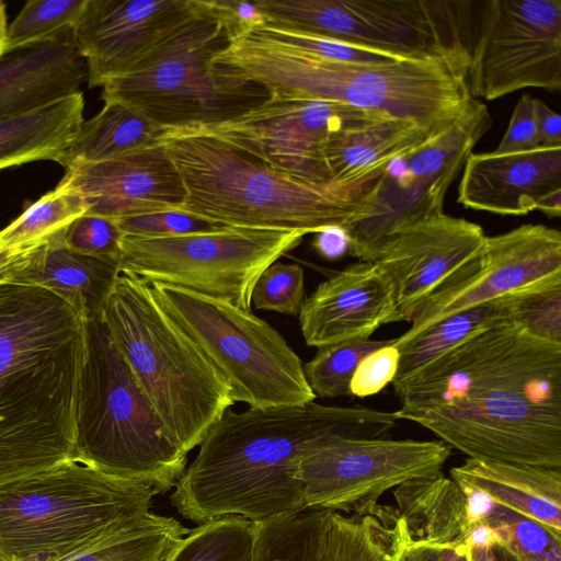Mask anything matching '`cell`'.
<instances>
[{
    "instance_id": "obj_40",
    "label": "cell",
    "mask_w": 561,
    "mask_h": 561,
    "mask_svg": "<svg viewBox=\"0 0 561 561\" xmlns=\"http://www.w3.org/2000/svg\"><path fill=\"white\" fill-rule=\"evenodd\" d=\"M252 32L279 45L337 61L387 64L398 59L408 58L270 25H264Z\"/></svg>"
},
{
    "instance_id": "obj_16",
    "label": "cell",
    "mask_w": 561,
    "mask_h": 561,
    "mask_svg": "<svg viewBox=\"0 0 561 561\" xmlns=\"http://www.w3.org/2000/svg\"><path fill=\"white\" fill-rule=\"evenodd\" d=\"M561 275V233L526 224L485 238L481 254L432 293L414 310L410 329L392 344L399 347L437 321Z\"/></svg>"
},
{
    "instance_id": "obj_5",
    "label": "cell",
    "mask_w": 561,
    "mask_h": 561,
    "mask_svg": "<svg viewBox=\"0 0 561 561\" xmlns=\"http://www.w3.org/2000/svg\"><path fill=\"white\" fill-rule=\"evenodd\" d=\"M186 190L180 210L229 227L316 233L366 217L385 173L358 182L313 183L287 174L221 139H162Z\"/></svg>"
},
{
    "instance_id": "obj_2",
    "label": "cell",
    "mask_w": 561,
    "mask_h": 561,
    "mask_svg": "<svg viewBox=\"0 0 561 561\" xmlns=\"http://www.w3.org/2000/svg\"><path fill=\"white\" fill-rule=\"evenodd\" d=\"M393 413L365 407L297 405L227 409L209 427L170 495L196 524L238 515L255 524L306 510L300 458L341 439L381 438Z\"/></svg>"
},
{
    "instance_id": "obj_37",
    "label": "cell",
    "mask_w": 561,
    "mask_h": 561,
    "mask_svg": "<svg viewBox=\"0 0 561 561\" xmlns=\"http://www.w3.org/2000/svg\"><path fill=\"white\" fill-rule=\"evenodd\" d=\"M513 321L529 334L561 344V275L511 294Z\"/></svg>"
},
{
    "instance_id": "obj_7",
    "label": "cell",
    "mask_w": 561,
    "mask_h": 561,
    "mask_svg": "<svg viewBox=\"0 0 561 561\" xmlns=\"http://www.w3.org/2000/svg\"><path fill=\"white\" fill-rule=\"evenodd\" d=\"M148 483L68 459L0 488V561H64L144 518Z\"/></svg>"
},
{
    "instance_id": "obj_39",
    "label": "cell",
    "mask_w": 561,
    "mask_h": 561,
    "mask_svg": "<svg viewBox=\"0 0 561 561\" xmlns=\"http://www.w3.org/2000/svg\"><path fill=\"white\" fill-rule=\"evenodd\" d=\"M305 300V274L295 263L276 261L257 278L251 302L259 310L298 316Z\"/></svg>"
},
{
    "instance_id": "obj_31",
    "label": "cell",
    "mask_w": 561,
    "mask_h": 561,
    "mask_svg": "<svg viewBox=\"0 0 561 561\" xmlns=\"http://www.w3.org/2000/svg\"><path fill=\"white\" fill-rule=\"evenodd\" d=\"M188 530L173 517L149 512L136 524L64 561H172Z\"/></svg>"
},
{
    "instance_id": "obj_33",
    "label": "cell",
    "mask_w": 561,
    "mask_h": 561,
    "mask_svg": "<svg viewBox=\"0 0 561 561\" xmlns=\"http://www.w3.org/2000/svg\"><path fill=\"white\" fill-rule=\"evenodd\" d=\"M328 512L306 508L256 524L253 561H318Z\"/></svg>"
},
{
    "instance_id": "obj_9",
    "label": "cell",
    "mask_w": 561,
    "mask_h": 561,
    "mask_svg": "<svg viewBox=\"0 0 561 561\" xmlns=\"http://www.w3.org/2000/svg\"><path fill=\"white\" fill-rule=\"evenodd\" d=\"M72 460L140 481L159 494L174 488L187 455L167 435L101 316L87 324Z\"/></svg>"
},
{
    "instance_id": "obj_21",
    "label": "cell",
    "mask_w": 561,
    "mask_h": 561,
    "mask_svg": "<svg viewBox=\"0 0 561 561\" xmlns=\"http://www.w3.org/2000/svg\"><path fill=\"white\" fill-rule=\"evenodd\" d=\"M457 202L497 215H526L561 193V146L499 154L470 153L463 165Z\"/></svg>"
},
{
    "instance_id": "obj_45",
    "label": "cell",
    "mask_w": 561,
    "mask_h": 561,
    "mask_svg": "<svg viewBox=\"0 0 561 561\" xmlns=\"http://www.w3.org/2000/svg\"><path fill=\"white\" fill-rule=\"evenodd\" d=\"M382 522L387 528L385 561H440L438 547L410 540L393 517L391 525Z\"/></svg>"
},
{
    "instance_id": "obj_48",
    "label": "cell",
    "mask_w": 561,
    "mask_h": 561,
    "mask_svg": "<svg viewBox=\"0 0 561 561\" xmlns=\"http://www.w3.org/2000/svg\"><path fill=\"white\" fill-rule=\"evenodd\" d=\"M534 112L540 145L561 146L560 114L539 99H534Z\"/></svg>"
},
{
    "instance_id": "obj_13",
    "label": "cell",
    "mask_w": 561,
    "mask_h": 561,
    "mask_svg": "<svg viewBox=\"0 0 561 561\" xmlns=\"http://www.w3.org/2000/svg\"><path fill=\"white\" fill-rule=\"evenodd\" d=\"M451 447L442 440L341 439L305 454L297 467L307 508L375 516L386 492L442 473Z\"/></svg>"
},
{
    "instance_id": "obj_49",
    "label": "cell",
    "mask_w": 561,
    "mask_h": 561,
    "mask_svg": "<svg viewBox=\"0 0 561 561\" xmlns=\"http://www.w3.org/2000/svg\"><path fill=\"white\" fill-rule=\"evenodd\" d=\"M466 500V513L469 525L485 522L495 507V503L484 493L461 489Z\"/></svg>"
},
{
    "instance_id": "obj_35",
    "label": "cell",
    "mask_w": 561,
    "mask_h": 561,
    "mask_svg": "<svg viewBox=\"0 0 561 561\" xmlns=\"http://www.w3.org/2000/svg\"><path fill=\"white\" fill-rule=\"evenodd\" d=\"M391 340H351L318 348L313 358L302 365L308 386L316 397L352 396L351 379L359 362Z\"/></svg>"
},
{
    "instance_id": "obj_24",
    "label": "cell",
    "mask_w": 561,
    "mask_h": 561,
    "mask_svg": "<svg viewBox=\"0 0 561 561\" xmlns=\"http://www.w3.org/2000/svg\"><path fill=\"white\" fill-rule=\"evenodd\" d=\"M460 488L530 518L561 539V469L467 458L450 469Z\"/></svg>"
},
{
    "instance_id": "obj_38",
    "label": "cell",
    "mask_w": 561,
    "mask_h": 561,
    "mask_svg": "<svg viewBox=\"0 0 561 561\" xmlns=\"http://www.w3.org/2000/svg\"><path fill=\"white\" fill-rule=\"evenodd\" d=\"M486 522L522 561H561V539L537 522L495 504Z\"/></svg>"
},
{
    "instance_id": "obj_11",
    "label": "cell",
    "mask_w": 561,
    "mask_h": 561,
    "mask_svg": "<svg viewBox=\"0 0 561 561\" xmlns=\"http://www.w3.org/2000/svg\"><path fill=\"white\" fill-rule=\"evenodd\" d=\"M265 25L408 58L467 56L473 1L255 0Z\"/></svg>"
},
{
    "instance_id": "obj_32",
    "label": "cell",
    "mask_w": 561,
    "mask_h": 561,
    "mask_svg": "<svg viewBox=\"0 0 561 561\" xmlns=\"http://www.w3.org/2000/svg\"><path fill=\"white\" fill-rule=\"evenodd\" d=\"M87 210L82 196L59 182L0 230V255L64 236L69 225Z\"/></svg>"
},
{
    "instance_id": "obj_54",
    "label": "cell",
    "mask_w": 561,
    "mask_h": 561,
    "mask_svg": "<svg viewBox=\"0 0 561 561\" xmlns=\"http://www.w3.org/2000/svg\"><path fill=\"white\" fill-rule=\"evenodd\" d=\"M492 549L496 558V561H522L502 546L497 545L494 546Z\"/></svg>"
},
{
    "instance_id": "obj_36",
    "label": "cell",
    "mask_w": 561,
    "mask_h": 561,
    "mask_svg": "<svg viewBox=\"0 0 561 561\" xmlns=\"http://www.w3.org/2000/svg\"><path fill=\"white\" fill-rule=\"evenodd\" d=\"M87 0H28L8 25L7 51L43 44L72 32Z\"/></svg>"
},
{
    "instance_id": "obj_27",
    "label": "cell",
    "mask_w": 561,
    "mask_h": 561,
    "mask_svg": "<svg viewBox=\"0 0 561 561\" xmlns=\"http://www.w3.org/2000/svg\"><path fill=\"white\" fill-rule=\"evenodd\" d=\"M82 92L0 122V171L32 161H56L83 123Z\"/></svg>"
},
{
    "instance_id": "obj_6",
    "label": "cell",
    "mask_w": 561,
    "mask_h": 561,
    "mask_svg": "<svg viewBox=\"0 0 561 561\" xmlns=\"http://www.w3.org/2000/svg\"><path fill=\"white\" fill-rule=\"evenodd\" d=\"M101 318L167 435L187 455L234 404L228 383L144 279L119 273Z\"/></svg>"
},
{
    "instance_id": "obj_42",
    "label": "cell",
    "mask_w": 561,
    "mask_h": 561,
    "mask_svg": "<svg viewBox=\"0 0 561 561\" xmlns=\"http://www.w3.org/2000/svg\"><path fill=\"white\" fill-rule=\"evenodd\" d=\"M124 236L162 238L217 232L229 226L173 209L115 219Z\"/></svg>"
},
{
    "instance_id": "obj_50",
    "label": "cell",
    "mask_w": 561,
    "mask_h": 561,
    "mask_svg": "<svg viewBox=\"0 0 561 561\" xmlns=\"http://www.w3.org/2000/svg\"><path fill=\"white\" fill-rule=\"evenodd\" d=\"M463 543L469 548L485 549L500 545V539L493 527L485 520L469 526Z\"/></svg>"
},
{
    "instance_id": "obj_52",
    "label": "cell",
    "mask_w": 561,
    "mask_h": 561,
    "mask_svg": "<svg viewBox=\"0 0 561 561\" xmlns=\"http://www.w3.org/2000/svg\"><path fill=\"white\" fill-rule=\"evenodd\" d=\"M8 25L5 4L0 0V57L7 53Z\"/></svg>"
},
{
    "instance_id": "obj_34",
    "label": "cell",
    "mask_w": 561,
    "mask_h": 561,
    "mask_svg": "<svg viewBox=\"0 0 561 561\" xmlns=\"http://www.w3.org/2000/svg\"><path fill=\"white\" fill-rule=\"evenodd\" d=\"M256 524L227 515L198 524L182 539L172 561H253Z\"/></svg>"
},
{
    "instance_id": "obj_29",
    "label": "cell",
    "mask_w": 561,
    "mask_h": 561,
    "mask_svg": "<svg viewBox=\"0 0 561 561\" xmlns=\"http://www.w3.org/2000/svg\"><path fill=\"white\" fill-rule=\"evenodd\" d=\"M492 118L488 107L474 99L469 110L433 140L414 153L400 159L398 174L388 169L404 186L433 185L448 191L471 150L490 129Z\"/></svg>"
},
{
    "instance_id": "obj_20",
    "label": "cell",
    "mask_w": 561,
    "mask_h": 561,
    "mask_svg": "<svg viewBox=\"0 0 561 561\" xmlns=\"http://www.w3.org/2000/svg\"><path fill=\"white\" fill-rule=\"evenodd\" d=\"M393 310L390 280L375 262L360 261L319 284L298 316L305 342L319 348L369 339Z\"/></svg>"
},
{
    "instance_id": "obj_14",
    "label": "cell",
    "mask_w": 561,
    "mask_h": 561,
    "mask_svg": "<svg viewBox=\"0 0 561 561\" xmlns=\"http://www.w3.org/2000/svg\"><path fill=\"white\" fill-rule=\"evenodd\" d=\"M468 66L473 99L561 90V0L480 2Z\"/></svg>"
},
{
    "instance_id": "obj_1",
    "label": "cell",
    "mask_w": 561,
    "mask_h": 561,
    "mask_svg": "<svg viewBox=\"0 0 561 561\" xmlns=\"http://www.w3.org/2000/svg\"><path fill=\"white\" fill-rule=\"evenodd\" d=\"M394 388L393 412L468 458L561 469V344L513 321L440 355Z\"/></svg>"
},
{
    "instance_id": "obj_26",
    "label": "cell",
    "mask_w": 561,
    "mask_h": 561,
    "mask_svg": "<svg viewBox=\"0 0 561 561\" xmlns=\"http://www.w3.org/2000/svg\"><path fill=\"white\" fill-rule=\"evenodd\" d=\"M393 519L405 536L438 548L465 541L469 523L461 489L443 473L415 479L393 489Z\"/></svg>"
},
{
    "instance_id": "obj_18",
    "label": "cell",
    "mask_w": 561,
    "mask_h": 561,
    "mask_svg": "<svg viewBox=\"0 0 561 561\" xmlns=\"http://www.w3.org/2000/svg\"><path fill=\"white\" fill-rule=\"evenodd\" d=\"M196 5L197 0H87L72 39L89 88L130 72Z\"/></svg>"
},
{
    "instance_id": "obj_4",
    "label": "cell",
    "mask_w": 561,
    "mask_h": 561,
    "mask_svg": "<svg viewBox=\"0 0 561 561\" xmlns=\"http://www.w3.org/2000/svg\"><path fill=\"white\" fill-rule=\"evenodd\" d=\"M274 98L335 102L386 119L444 130L471 106L467 56L346 62L289 48L250 32L217 56Z\"/></svg>"
},
{
    "instance_id": "obj_51",
    "label": "cell",
    "mask_w": 561,
    "mask_h": 561,
    "mask_svg": "<svg viewBox=\"0 0 561 561\" xmlns=\"http://www.w3.org/2000/svg\"><path fill=\"white\" fill-rule=\"evenodd\" d=\"M470 548L463 542L439 548L440 561H470Z\"/></svg>"
},
{
    "instance_id": "obj_17",
    "label": "cell",
    "mask_w": 561,
    "mask_h": 561,
    "mask_svg": "<svg viewBox=\"0 0 561 561\" xmlns=\"http://www.w3.org/2000/svg\"><path fill=\"white\" fill-rule=\"evenodd\" d=\"M485 238L480 225L444 211L391 234L373 261L393 289L390 322L410 321L422 301L481 254Z\"/></svg>"
},
{
    "instance_id": "obj_43",
    "label": "cell",
    "mask_w": 561,
    "mask_h": 561,
    "mask_svg": "<svg viewBox=\"0 0 561 561\" xmlns=\"http://www.w3.org/2000/svg\"><path fill=\"white\" fill-rule=\"evenodd\" d=\"M392 341L370 352L359 362L350 383L352 396H373L392 383L400 359L399 350L393 346Z\"/></svg>"
},
{
    "instance_id": "obj_23",
    "label": "cell",
    "mask_w": 561,
    "mask_h": 561,
    "mask_svg": "<svg viewBox=\"0 0 561 561\" xmlns=\"http://www.w3.org/2000/svg\"><path fill=\"white\" fill-rule=\"evenodd\" d=\"M88 83L85 61L72 32L0 57V122L80 92Z\"/></svg>"
},
{
    "instance_id": "obj_3",
    "label": "cell",
    "mask_w": 561,
    "mask_h": 561,
    "mask_svg": "<svg viewBox=\"0 0 561 561\" xmlns=\"http://www.w3.org/2000/svg\"><path fill=\"white\" fill-rule=\"evenodd\" d=\"M87 324L48 289L0 282V488L72 459Z\"/></svg>"
},
{
    "instance_id": "obj_44",
    "label": "cell",
    "mask_w": 561,
    "mask_h": 561,
    "mask_svg": "<svg viewBox=\"0 0 561 561\" xmlns=\"http://www.w3.org/2000/svg\"><path fill=\"white\" fill-rule=\"evenodd\" d=\"M534 99L530 94H523L519 98L506 133L493 152L514 153L541 146L534 112Z\"/></svg>"
},
{
    "instance_id": "obj_53",
    "label": "cell",
    "mask_w": 561,
    "mask_h": 561,
    "mask_svg": "<svg viewBox=\"0 0 561 561\" xmlns=\"http://www.w3.org/2000/svg\"><path fill=\"white\" fill-rule=\"evenodd\" d=\"M470 561H496L492 548L479 549L470 548L469 550Z\"/></svg>"
},
{
    "instance_id": "obj_28",
    "label": "cell",
    "mask_w": 561,
    "mask_h": 561,
    "mask_svg": "<svg viewBox=\"0 0 561 561\" xmlns=\"http://www.w3.org/2000/svg\"><path fill=\"white\" fill-rule=\"evenodd\" d=\"M165 128L137 110L105 102L93 117L83 121L71 142L57 160L65 170L121 158L162 144Z\"/></svg>"
},
{
    "instance_id": "obj_46",
    "label": "cell",
    "mask_w": 561,
    "mask_h": 561,
    "mask_svg": "<svg viewBox=\"0 0 561 561\" xmlns=\"http://www.w3.org/2000/svg\"><path fill=\"white\" fill-rule=\"evenodd\" d=\"M232 41L266 24V20L254 1L214 0ZM231 41V42H232Z\"/></svg>"
},
{
    "instance_id": "obj_8",
    "label": "cell",
    "mask_w": 561,
    "mask_h": 561,
    "mask_svg": "<svg viewBox=\"0 0 561 561\" xmlns=\"http://www.w3.org/2000/svg\"><path fill=\"white\" fill-rule=\"evenodd\" d=\"M232 37L214 0L194 12L130 72L102 87L103 102L137 110L165 129L214 124L263 104L271 93L216 61Z\"/></svg>"
},
{
    "instance_id": "obj_15",
    "label": "cell",
    "mask_w": 561,
    "mask_h": 561,
    "mask_svg": "<svg viewBox=\"0 0 561 561\" xmlns=\"http://www.w3.org/2000/svg\"><path fill=\"white\" fill-rule=\"evenodd\" d=\"M344 104L271 96L234 118L164 135H205L240 148L274 168L313 183L331 182L324 160L328 139L336 134L382 121Z\"/></svg>"
},
{
    "instance_id": "obj_10",
    "label": "cell",
    "mask_w": 561,
    "mask_h": 561,
    "mask_svg": "<svg viewBox=\"0 0 561 561\" xmlns=\"http://www.w3.org/2000/svg\"><path fill=\"white\" fill-rule=\"evenodd\" d=\"M150 286L161 309L224 377L234 403L262 409L314 401L301 359L251 310L172 285Z\"/></svg>"
},
{
    "instance_id": "obj_30",
    "label": "cell",
    "mask_w": 561,
    "mask_h": 561,
    "mask_svg": "<svg viewBox=\"0 0 561 561\" xmlns=\"http://www.w3.org/2000/svg\"><path fill=\"white\" fill-rule=\"evenodd\" d=\"M508 321H513L511 294L437 321L397 347L400 359L393 387L471 336Z\"/></svg>"
},
{
    "instance_id": "obj_25",
    "label": "cell",
    "mask_w": 561,
    "mask_h": 561,
    "mask_svg": "<svg viewBox=\"0 0 561 561\" xmlns=\"http://www.w3.org/2000/svg\"><path fill=\"white\" fill-rule=\"evenodd\" d=\"M442 131L382 119L333 135L324 148L331 182L347 184L385 173L393 161L414 153Z\"/></svg>"
},
{
    "instance_id": "obj_47",
    "label": "cell",
    "mask_w": 561,
    "mask_h": 561,
    "mask_svg": "<svg viewBox=\"0 0 561 561\" xmlns=\"http://www.w3.org/2000/svg\"><path fill=\"white\" fill-rule=\"evenodd\" d=\"M312 245L323 259L336 261L350 252L351 240L344 227L331 226L316 232Z\"/></svg>"
},
{
    "instance_id": "obj_12",
    "label": "cell",
    "mask_w": 561,
    "mask_h": 561,
    "mask_svg": "<svg viewBox=\"0 0 561 561\" xmlns=\"http://www.w3.org/2000/svg\"><path fill=\"white\" fill-rule=\"evenodd\" d=\"M305 236L237 227L179 237L124 236L118 271L251 310L252 290L261 273Z\"/></svg>"
},
{
    "instance_id": "obj_19",
    "label": "cell",
    "mask_w": 561,
    "mask_h": 561,
    "mask_svg": "<svg viewBox=\"0 0 561 561\" xmlns=\"http://www.w3.org/2000/svg\"><path fill=\"white\" fill-rule=\"evenodd\" d=\"M60 182L82 196L85 214L112 219L180 210L186 201L184 182L163 142L113 160L71 167Z\"/></svg>"
},
{
    "instance_id": "obj_41",
    "label": "cell",
    "mask_w": 561,
    "mask_h": 561,
    "mask_svg": "<svg viewBox=\"0 0 561 561\" xmlns=\"http://www.w3.org/2000/svg\"><path fill=\"white\" fill-rule=\"evenodd\" d=\"M124 233L115 219L83 214L67 228L65 245L81 255L95 257L118 267Z\"/></svg>"
},
{
    "instance_id": "obj_22",
    "label": "cell",
    "mask_w": 561,
    "mask_h": 561,
    "mask_svg": "<svg viewBox=\"0 0 561 561\" xmlns=\"http://www.w3.org/2000/svg\"><path fill=\"white\" fill-rule=\"evenodd\" d=\"M64 236L0 255V282L38 286L71 305L87 321L101 316L119 275L105 261L72 252Z\"/></svg>"
}]
</instances>
